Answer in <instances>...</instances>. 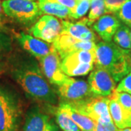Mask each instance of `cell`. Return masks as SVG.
<instances>
[{
    "label": "cell",
    "instance_id": "83f0119b",
    "mask_svg": "<svg viewBox=\"0 0 131 131\" xmlns=\"http://www.w3.org/2000/svg\"><path fill=\"white\" fill-rule=\"evenodd\" d=\"M117 128L114 122L110 123H101L96 122V128L95 131H118Z\"/></svg>",
    "mask_w": 131,
    "mask_h": 131
},
{
    "label": "cell",
    "instance_id": "5b68a950",
    "mask_svg": "<svg viewBox=\"0 0 131 131\" xmlns=\"http://www.w3.org/2000/svg\"><path fill=\"white\" fill-rule=\"evenodd\" d=\"M2 5L7 16L20 24H31L42 14L37 0H4Z\"/></svg>",
    "mask_w": 131,
    "mask_h": 131
},
{
    "label": "cell",
    "instance_id": "8992f818",
    "mask_svg": "<svg viewBox=\"0 0 131 131\" xmlns=\"http://www.w3.org/2000/svg\"><path fill=\"white\" fill-rule=\"evenodd\" d=\"M96 59V50H80L61 60V69L69 77L87 75L93 69Z\"/></svg>",
    "mask_w": 131,
    "mask_h": 131
},
{
    "label": "cell",
    "instance_id": "d4e9b609",
    "mask_svg": "<svg viewBox=\"0 0 131 131\" xmlns=\"http://www.w3.org/2000/svg\"><path fill=\"white\" fill-rule=\"evenodd\" d=\"M126 0H104L106 13H116L124 5Z\"/></svg>",
    "mask_w": 131,
    "mask_h": 131
},
{
    "label": "cell",
    "instance_id": "484cf974",
    "mask_svg": "<svg viewBox=\"0 0 131 131\" xmlns=\"http://www.w3.org/2000/svg\"><path fill=\"white\" fill-rule=\"evenodd\" d=\"M116 90L117 91L125 92L131 95V69L129 74L119 82Z\"/></svg>",
    "mask_w": 131,
    "mask_h": 131
},
{
    "label": "cell",
    "instance_id": "44dd1931",
    "mask_svg": "<svg viewBox=\"0 0 131 131\" xmlns=\"http://www.w3.org/2000/svg\"><path fill=\"white\" fill-rule=\"evenodd\" d=\"M105 13H106V9L105 7L104 0L90 1V10L88 18L91 25Z\"/></svg>",
    "mask_w": 131,
    "mask_h": 131
},
{
    "label": "cell",
    "instance_id": "30bf717a",
    "mask_svg": "<svg viewBox=\"0 0 131 131\" xmlns=\"http://www.w3.org/2000/svg\"><path fill=\"white\" fill-rule=\"evenodd\" d=\"M53 47L58 52L61 60L71 53L80 50H95L97 45L93 41H82L61 33L53 42Z\"/></svg>",
    "mask_w": 131,
    "mask_h": 131
},
{
    "label": "cell",
    "instance_id": "9c48e42d",
    "mask_svg": "<svg viewBox=\"0 0 131 131\" xmlns=\"http://www.w3.org/2000/svg\"><path fill=\"white\" fill-rule=\"evenodd\" d=\"M39 62L42 72L51 84L59 86L66 80L68 76L61 69V57L53 45L50 52Z\"/></svg>",
    "mask_w": 131,
    "mask_h": 131
},
{
    "label": "cell",
    "instance_id": "7402d4cb",
    "mask_svg": "<svg viewBox=\"0 0 131 131\" xmlns=\"http://www.w3.org/2000/svg\"><path fill=\"white\" fill-rule=\"evenodd\" d=\"M108 98L114 99L127 111L131 112V95L125 92H119L115 89Z\"/></svg>",
    "mask_w": 131,
    "mask_h": 131
},
{
    "label": "cell",
    "instance_id": "4316f807",
    "mask_svg": "<svg viewBox=\"0 0 131 131\" xmlns=\"http://www.w3.org/2000/svg\"><path fill=\"white\" fill-rule=\"evenodd\" d=\"M10 39L6 34L0 31V55L10 49Z\"/></svg>",
    "mask_w": 131,
    "mask_h": 131
},
{
    "label": "cell",
    "instance_id": "5bb4252c",
    "mask_svg": "<svg viewBox=\"0 0 131 131\" xmlns=\"http://www.w3.org/2000/svg\"><path fill=\"white\" fill-rule=\"evenodd\" d=\"M62 32L71 36L72 37L82 41H93L96 37L94 32L88 27L91 26L88 18L82 19L77 23H71L66 20H61Z\"/></svg>",
    "mask_w": 131,
    "mask_h": 131
},
{
    "label": "cell",
    "instance_id": "277c9868",
    "mask_svg": "<svg viewBox=\"0 0 131 131\" xmlns=\"http://www.w3.org/2000/svg\"><path fill=\"white\" fill-rule=\"evenodd\" d=\"M109 100L108 97L94 94L82 100L66 103L74 112L90 117L96 122L110 123L113 121L108 108Z\"/></svg>",
    "mask_w": 131,
    "mask_h": 131
},
{
    "label": "cell",
    "instance_id": "f1b7e54d",
    "mask_svg": "<svg viewBox=\"0 0 131 131\" xmlns=\"http://www.w3.org/2000/svg\"><path fill=\"white\" fill-rule=\"evenodd\" d=\"M48 1L61 4V5L66 7L67 8H69L71 11L75 9V7H77L78 2H79L78 0H48Z\"/></svg>",
    "mask_w": 131,
    "mask_h": 131
},
{
    "label": "cell",
    "instance_id": "e575fe53",
    "mask_svg": "<svg viewBox=\"0 0 131 131\" xmlns=\"http://www.w3.org/2000/svg\"><path fill=\"white\" fill-rule=\"evenodd\" d=\"M129 28H130V39H131V26H130Z\"/></svg>",
    "mask_w": 131,
    "mask_h": 131
},
{
    "label": "cell",
    "instance_id": "f546056e",
    "mask_svg": "<svg viewBox=\"0 0 131 131\" xmlns=\"http://www.w3.org/2000/svg\"><path fill=\"white\" fill-rule=\"evenodd\" d=\"M3 13H4V10L2 8V2L0 1V31L3 27Z\"/></svg>",
    "mask_w": 131,
    "mask_h": 131
},
{
    "label": "cell",
    "instance_id": "603a6c76",
    "mask_svg": "<svg viewBox=\"0 0 131 131\" xmlns=\"http://www.w3.org/2000/svg\"><path fill=\"white\" fill-rule=\"evenodd\" d=\"M117 17L128 27L131 26V0H126L120 9L117 13Z\"/></svg>",
    "mask_w": 131,
    "mask_h": 131
},
{
    "label": "cell",
    "instance_id": "ba28073f",
    "mask_svg": "<svg viewBox=\"0 0 131 131\" xmlns=\"http://www.w3.org/2000/svg\"><path fill=\"white\" fill-rule=\"evenodd\" d=\"M34 37L53 43L62 32V24L52 15H44L29 29Z\"/></svg>",
    "mask_w": 131,
    "mask_h": 131
},
{
    "label": "cell",
    "instance_id": "1f68e13d",
    "mask_svg": "<svg viewBox=\"0 0 131 131\" xmlns=\"http://www.w3.org/2000/svg\"><path fill=\"white\" fill-rule=\"evenodd\" d=\"M119 131H131V128L126 127V128H124V129H119Z\"/></svg>",
    "mask_w": 131,
    "mask_h": 131
},
{
    "label": "cell",
    "instance_id": "52a82bcc",
    "mask_svg": "<svg viewBox=\"0 0 131 131\" xmlns=\"http://www.w3.org/2000/svg\"><path fill=\"white\" fill-rule=\"evenodd\" d=\"M58 93L62 100L61 102L63 103L74 102L94 95L90 90L88 83L85 81L75 80L69 76L58 86Z\"/></svg>",
    "mask_w": 131,
    "mask_h": 131
},
{
    "label": "cell",
    "instance_id": "ac0fdd59",
    "mask_svg": "<svg viewBox=\"0 0 131 131\" xmlns=\"http://www.w3.org/2000/svg\"><path fill=\"white\" fill-rule=\"evenodd\" d=\"M110 99V98H109ZM108 108L113 122L118 129L126 128L127 121L131 112L127 111L119 105V103L114 99H110Z\"/></svg>",
    "mask_w": 131,
    "mask_h": 131
},
{
    "label": "cell",
    "instance_id": "d6986e66",
    "mask_svg": "<svg viewBox=\"0 0 131 131\" xmlns=\"http://www.w3.org/2000/svg\"><path fill=\"white\" fill-rule=\"evenodd\" d=\"M113 40L127 55H130L131 52L130 29L127 25H120L113 37Z\"/></svg>",
    "mask_w": 131,
    "mask_h": 131
},
{
    "label": "cell",
    "instance_id": "d590c367",
    "mask_svg": "<svg viewBox=\"0 0 131 131\" xmlns=\"http://www.w3.org/2000/svg\"><path fill=\"white\" fill-rule=\"evenodd\" d=\"M78 1H80V0H78Z\"/></svg>",
    "mask_w": 131,
    "mask_h": 131
},
{
    "label": "cell",
    "instance_id": "ffe728a7",
    "mask_svg": "<svg viewBox=\"0 0 131 131\" xmlns=\"http://www.w3.org/2000/svg\"><path fill=\"white\" fill-rule=\"evenodd\" d=\"M54 115L57 124L63 131H81L71 118L59 106L55 110Z\"/></svg>",
    "mask_w": 131,
    "mask_h": 131
},
{
    "label": "cell",
    "instance_id": "d6a6232c",
    "mask_svg": "<svg viewBox=\"0 0 131 131\" xmlns=\"http://www.w3.org/2000/svg\"><path fill=\"white\" fill-rule=\"evenodd\" d=\"M127 61H128V63H129V64H130L131 67V57L129 55L127 56Z\"/></svg>",
    "mask_w": 131,
    "mask_h": 131
},
{
    "label": "cell",
    "instance_id": "6da1fadb",
    "mask_svg": "<svg viewBox=\"0 0 131 131\" xmlns=\"http://www.w3.org/2000/svg\"><path fill=\"white\" fill-rule=\"evenodd\" d=\"M13 75L28 97L45 103L57 102L56 93L45 79L36 63H25L20 65L13 70Z\"/></svg>",
    "mask_w": 131,
    "mask_h": 131
},
{
    "label": "cell",
    "instance_id": "74e56055",
    "mask_svg": "<svg viewBox=\"0 0 131 131\" xmlns=\"http://www.w3.org/2000/svg\"><path fill=\"white\" fill-rule=\"evenodd\" d=\"M118 131H119V130H118Z\"/></svg>",
    "mask_w": 131,
    "mask_h": 131
},
{
    "label": "cell",
    "instance_id": "9a60e30c",
    "mask_svg": "<svg viewBox=\"0 0 131 131\" xmlns=\"http://www.w3.org/2000/svg\"><path fill=\"white\" fill-rule=\"evenodd\" d=\"M121 23L114 15H103L93 26V29L105 42H111Z\"/></svg>",
    "mask_w": 131,
    "mask_h": 131
},
{
    "label": "cell",
    "instance_id": "2e32d148",
    "mask_svg": "<svg viewBox=\"0 0 131 131\" xmlns=\"http://www.w3.org/2000/svg\"><path fill=\"white\" fill-rule=\"evenodd\" d=\"M59 107L63 109L77 124L81 131H95L96 122L90 117L74 112L69 104L61 102Z\"/></svg>",
    "mask_w": 131,
    "mask_h": 131
},
{
    "label": "cell",
    "instance_id": "cb8c5ba5",
    "mask_svg": "<svg viewBox=\"0 0 131 131\" xmlns=\"http://www.w3.org/2000/svg\"><path fill=\"white\" fill-rule=\"evenodd\" d=\"M91 0H80L75 9L71 11V19H79L82 18L88 12L90 7Z\"/></svg>",
    "mask_w": 131,
    "mask_h": 131
},
{
    "label": "cell",
    "instance_id": "4fadbf2b",
    "mask_svg": "<svg viewBox=\"0 0 131 131\" xmlns=\"http://www.w3.org/2000/svg\"><path fill=\"white\" fill-rule=\"evenodd\" d=\"M20 46L39 61L50 52L52 45L24 32L15 34Z\"/></svg>",
    "mask_w": 131,
    "mask_h": 131
},
{
    "label": "cell",
    "instance_id": "3957f363",
    "mask_svg": "<svg viewBox=\"0 0 131 131\" xmlns=\"http://www.w3.org/2000/svg\"><path fill=\"white\" fill-rule=\"evenodd\" d=\"M22 107L17 96L0 88V131H19Z\"/></svg>",
    "mask_w": 131,
    "mask_h": 131
},
{
    "label": "cell",
    "instance_id": "e0dca14e",
    "mask_svg": "<svg viewBox=\"0 0 131 131\" xmlns=\"http://www.w3.org/2000/svg\"><path fill=\"white\" fill-rule=\"evenodd\" d=\"M42 13L55 15L60 18H71V10L63 5L48 0H37Z\"/></svg>",
    "mask_w": 131,
    "mask_h": 131
},
{
    "label": "cell",
    "instance_id": "8fae6325",
    "mask_svg": "<svg viewBox=\"0 0 131 131\" xmlns=\"http://www.w3.org/2000/svg\"><path fill=\"white\" fill-rule=\"evenodd\" d=\"M90 91L95 95L108 97L116 89V82L106 69L96 66L88 77Z\"/></svg>",
    "mask_w": 131,
    "mask_h": 131
},
{
    "label": "cell",
    "instance_id": "4dcf8cb0",
    "mask_svg": "<svg viewBox=\"0 0 131 131\" xmlns=\"http://www.w3.org/2000/svg\"><path fill=\"white\" fill-rule=\"evenodd\" d=\"M127 127H130L131 128V112L130 114V116L128 117V119L127 121Z\"/></svg>",
    "mask_w": 131,
    "mask_h": 131
},
{
    "label": "cell",
    "instance_id": "7a4b0ae2",
    "mask_svg": "<svg viewBox=\"0 0 131 131\" xmlns=\"http://www.w3.org/2000/svg\"><path fill=\"white\" fill-rule=\"evenodd\" d=\"M127 56L114 42H100L96 47L95 63L96 66L106 69L118 82L130 71Z\"/></svg>",
    "mask_w": 131,
    "mask_h": 131
},
{
    "label": "cell",
    "instance_id": "7c38bea8",
    "mask_svg": "<svg viewBox=\"0 0 131 131\" xmlns=\"http://www.w3.org/2000/svg\"><path fill=\"white\" fill-rule=\"evenodd\" d=\"M23 131H58V128L50 116L34 106L26 114Z\"/></svg>",
    "mask_w": 131,
    "mask_h": 131
},
{
    "label": "cell",
    "instance_id": "836d02e7",
    "mask_svg": "<svg viewBox=\"0 0 131 131\" xmlns=\"http://www.w3.org/2000/svg\"><path fill=\"white\" fill-rule=\"evenodd\" d=\"M2 67H3V66L0 64V74H2V72L3 71V69H2Z\"/></svg>",
    "mask_w": 131,
    "mask_h": 131
},
{
    "label": "cell",
    "instance_id": "8d00e7d4",
    "mask_svg": "<svg viewBox=\"0 0 131 131\" xmlns=\"http://www.w3.org/2000/svg\"></svg>",
    "mask_w": 131,
    "mask_h": 131
}]
</instances>
